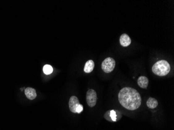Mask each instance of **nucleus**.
Segmentation results:
<instances>
[{
	"instance_id": "f257e3e1",
	"label": "nucleus",
	"mask_w": 174,
	"mask_h": 130,
	"mask_svg": "<svg viewBox=\"0 0 174 130\" xmlns=\"http://www.w3.org/2000/svg\"><path fill=\"white\" fill-rule=\"evenodd\" d=\"M118 100L123 107L128 110H134L141 106V97L136 89L125 87L118 93Z\"/></svg>"
},
{
	"instance_id": "f03ea898",
	"label": "nucleus",
	"mask_w": 174,
	"mask_h": 130,
	"mask_svg": "<svg viewBox=\"0 0 174 130\" xmlns=\"http://www.w3.org/2000/svg\"><path fill=\"white\" fill-rule=\"evenodd\" d=\"M152 70L155 75L163 77L169 74L171 66L166 60H161L154 63Z\"/></svg>"
},
{
	"instance_id": "7ed1b4c3",
	"label": "nucleus",
	"mask_w": 174,
	"mask_h": 130,
	"mask_svg": "<svg viewBox=\"0 0 174 130\" xmlns=\"http://www.w3.org/2000/svg\"><path fill=\"white\" fill-rule=\"evenodd\" d=\"M115 65V60L113 58L108 57L105 59L102 63V69L105 73H110L114 69Z\"/></svg>"
},
{
	"instance_id": "20e7f679",
	"label": "nucleus",
	"mask_w": 174,
	"mask_h": 130,
	"mask_svg": "<svg viewBox=\"0 0 174 130\" xmlns=\"http://www.w3.org/2000/svg\"><path fill=\"white\" fill-rule=\"evenodd\" d=\"M121 113L117 110H109L106 112L104 115L105 118L111 122L118 121L121 119Z\"/></svg>"
},
{
	"instance_id": "39448f33",
	"label": "nucleus",
	"mask_w": 174,
	"mask_h": 130,
	"mask_svg": "<svg viewBox=\"0 0 174 130\" xmlns=\"http://www.w3.org/2000/svg\"><path fill=\"white\" fill-rule=\"evenodd\" d=\"M97 100L96 92L93 89H90L87 92L86 100L88 105L90 107L95 106Z\"/></svg>"
},
{
	"instance_id": "423d86ee",
	"label": "nucleus",
	"mask_w": 174,
	"mask_h": 130,
	"mask_svg": "<svg viewBox=\"0 0 174 130\" xmlns=\"http://www.w3.org/2000/svg\"><path fill=\"white\" fill-rule=\"evenodd\" d=\"M79 101L78 98L75 96H73L70 98L69 102V107L70 109L73 113H76V109L78 105H79Z\"/></svg>"
},
{
	"instance_id": "0eeeda50",
	"label": "nucleus",
	"mask_w": 174,
	"mask_h": 130,
	"mask_svg": "<svg viewBox=\"0 0 174 130\" xmlns=\"http://www.w3.org/2000/svg\"><path fill=\"white\" fill-rule=\"evenodd\" d=\"M120 44L124 47H128L131 44V39L126 34L121 35L120 37Z\"/></svg>"
},
{
	"instance_id": "6e6552de",
	"label": "nucleus",
	"mask_w": 174,
	"mask_h": 130,
	"mask_svg": "<svg viewBox=\"0 0 174 130\" xmlns=\"http://www.w3.org/2000/svg\"><path fill=\"white\" fill-rule=\"evenodd\" d=\"M25 95L30 100H33L36 97V91L34 88L27 87L25 90Z\"/></svg>"
},
{
	"instance_id": "1a4fd4ad",
	"label": "nucleus",
	"mask_w": 174,
	"mask_h": 130,
	"mask_svg": "<svg viewBox=\"0 0 174 130\" xmlns=\"http://www.w3.org/2000/svg\"><path fill=\"white\" fill-rule=\"evenodd\" d=\"M137 83L141 88L146 89L149 84V80L148 78H146L145 76L140 77L137 81Z\"/></svg>"
},
{
	"instance_id": "9d476101",
	"label": "nucleus",
	"mask_w": 174,
	"mask_h": 130,
	"mask_svg": "<svg viewBox=\"0 0 174 130\" xmlns=\"http://www.w3.org/2000/svg\"><path fill=\"white\" fill-rule=\"evenodd\" d=\"M95 68V63L92 60H89L86 62L84 67V71L86 73H90Z\"/></svg>"
},
{
	"instance_id": "9b49d317",
	"label": "nucleus",
	"mask_w": 174,
	"mask_h": 130,
	"mask_svg": "<svg viewBox=\"0 0 174 130\" xmlns=\"http://www.w3.org/2000/svg\"><path fill=\"white\" fill-rule=\"evenodd\" d=\"M146 105L149 108H155L158 106V100L153 97H149L146 102Z\"/></svg>"
},
{
	"instance_id": "f8f14e48",
	"label": "nucleus",
	"mask_w": 174,
	"mask_h": 130,
	"mask_svg": "<svg viewBox=\"0 0 174 130\" xmlns=\"http://www.w3.org/2000/svg\"><path fill=\"white\" fill-rule=\"evenodd\" d=\"M43 71L45 75H50L53 72V68L49 65H45L43 67Z\"/></svg>"
},
{
	"instance_id": "ddd939ff",
	"label": "nucleus",
	"mask_w": 174,
	"mask_h": 130,
	"mask_svg": "<svg viewBox=\"0 0 174 130\" xmlns=\"http://www.w3.org/2000/svg\"><path fill=\"white\" fill-rule=\"evenodd\" d=\"M83 105L81 104H79L78 105V106L77 107L76 109V113H81V112H83Z\"/></svg>"
}]
</instances>
